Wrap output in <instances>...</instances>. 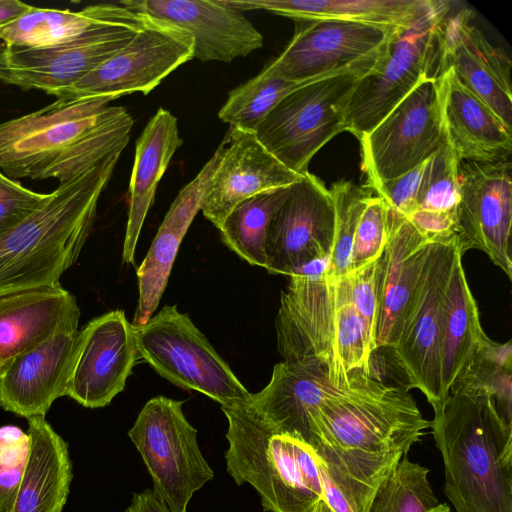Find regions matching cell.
<instances>
[{"mask_svg": "<svg viewBox=\"0 0 512 512\" xmlns=\"http://www.w3.org/2000/svg\"><path fill=\"white\" fill-rule=\"evenodd\" d=\"M332 512H367L379 485L430 427L408 390L373 376L326 400L310 420Z\"/></svg>", "mask_w": 512, "mask_h": 512, "instance_id": "1", "label": "cell"}, {"mask_svg": "<svg viewBox=\"0 0 512 512\" xmlns=\"http://www.w3.org/2000/svg\"><path fill=\"white\" fill-rule=\"evenodd\" d=\"M108 98L57 100L0 124V171L11 179L69 181L129 143L134 120Z\"/></svg>", "mask_w": 512, "mask_h": 512, "instance_id": "2", "label": "cell"}, {"mask_svg": "<svg viewBox=\"0 0 512 512\" xmlns=\"http://www.w3.org/2000/svg\"><path fill=\"white\" fill-rule=\"evenodd\" d=\"M430 422L456 512H512V425L484 389L451 390Z\"/></svg>", "mask_w": 512, "mask_h": 512, "instance_id": "3", "label": "cell"}, {"mask_svg": "<svg viewBox=\"0 0 512 512\" xmlns=\"http://www.w3.org/2000/svg\"><path fill=\"white\" fill-rule=\"evenodd\" d=\"M120 155L59 183L36 211L0 233V296L60 285L92 230L99 198Z\"/></svg>", "mask_w": 512, "mask_h": 512, "instance_id": "4", "label": "cell"}, {"mask_svg": "<svg viewBox=\"0 0 512 512\" xmlns=\"http://www.w3.org/2000/svg\"><path fill=\"white\" fill-rule=\"evenodd\" d=\"M275 329L283 361L322 358L341 386L371 375L374 351L351 303L345 275L338 279L291 276L281 293Z\"/></svg>", "mask_w": 512, "mask_h": 512, "instance_id": "5", "label": "cell"}, {"mask_svg": "<svg viewBox=\"0 0 512 512\" xmlns=\"http://www.w3.org/2000/svg\"><path fill=\"white\" fill-rule=\"evenodd\" d=\"M228 421L227 471L249 483L268 512H314L324 500L320 459L299 439L271 430L245 404L221 406Z\"/></svg>", "mask_w": 512, "mask_h": 512, "instance_id": "6", "label": "cell"}, {"mask_svg": "<svg viewBox=\"0 0 512 512\" xmlns=\"http://www.w3.org/2000/svg\"><path fill=\"white\" fill-rule=\"evenodd\" d=\"M450 2L423 0L413 19L394 27L374 66L351 95L345 130L358 139L372 130L403 98L442 68V26Z\"/></svg>", "mask_w": 512, "mask_h": 512, "instance_id": "7", "label": "cell"}, {"mask_svg": "<svg viewBox=\"0 0 512 512\" xmlns=\"http://www.w3.org/2000/svg\"><path fill=\"white\" fill-rule=\"evenodd\" d=\"M146 19V14L121 1L104 3L97 21L73 40L48 47L1 45L0 81L51 95L73 85L121 51Z\"/></svg>", "mask_w": 512, "mask_h": 512, "instance_id": "8", "label": "cell"}, {"mask_svg": "<svg viewBox=\"0 0 512 512\" xmlns=\"http://www.w3.org/2000/svg\"><path fill=\"white\" fill-rule=\"evenodd\" d=\"M373 66L327 76L292 91L258 124L254 131L257 139L288 169L305 174L314 155L346 131L351 95L358 80Z\"/></svg>", "mask_w": 512, "mask_h": 512, "instance_id": "9", "label": "cell"}, {"mask_svg": "<svg viewBox=\"0 0 512 512\" xmlns=\"http://www.w3.org/2000/svg\"><path fill=\"white\" fill-rule=\"evenodd\" d=\"M139 358L160 376L198 391L221 406L245 404L251 393L188 315L165 305L141 326L134 327Z\"/></svg>", "mask_w": 512, "mask_h": 512, "instance_id": "10", "label": "cell"}, {"mask_svg": "<svg viewBox=\"0 0 512 512\" xmlns=\"http://www.w3.org/2000/svg\"><path fill=\"white\" fill-rule=\"evenodd\" d=\"M182 406L183 401L165 396L151 398L128 432L151 475L154 493L171 512H187L194 493L214 477Z\"/></svg>", "mask_w": 512, "mask_h": 512, "instance_id": "11", "label": "cell"}, {"mask_svg": "<svg viewBox=\"0 0 512 512\" xmlns=\"http://www.w3.org/2000/svg\"><path fill=\"white\" fill-rule=\"evenodd\" d=\"M459 249L456 234L430 242L426 261L407 307L396 345L394 363L407 381L434 408L446 399L441 382L443 305Z\"/></svg>", "mask_w": 512, "mask_h": 512, "instance_id": "12", "label": "cell"}, {"mask_svg": "<svg viewBox=\"0 0 512 512\" xmlns=\"http://www.w3.org/2000/svg\"><path fill=\"white\" fill-rule=\"evenodd\" d=\"M144 26L117 54L73 85L55 91L57 100L108 98L141 92L147 95L194 55L192 36L148 15Z\"/></svg>", "mask_w": 512, "mask_h": 512, "instance_id": "13", "label": "cell"}, {"mask_svg": "<svg viewBox=\"0 0 512 512\" xmlns=\"http://www.w3.org/2000/svg\"><path fill=\"white\" fill-rule=\"evenodd\" d=\"M445 139L437 79H426L359 138L362 170L374 190L429 159Z\"/></svg>", "mask_w": 512, "mask_h": 512, "instance_id": "14", "label": "cell"}, {"mask_svg": "<svg viewBox=\"0 0 512 512\" xmlns=\"http://www.w3.org/2000/svg\"><path fill=\"white\" fill-rule=\"evenodd\" d=\"M393 29L349 21H299L288 45L260 74L301 82L373 66Z\"/></svg>", "mask_w": 512, "mask_h": 512, "instance_id": "15", "label": "cell"}, {"mask_svg": "<svg viewBox=\"0 0 512 512\" xmlns=\"http://www.w3.org/2000/svg\"><path fill=\"white\" fill-rule=\"evenodd\" d=\"M335 227L330 190L318 177L306 172L290 186L287 197L271 219L265 269L291 277L312 262L329 259Z\"/></svg>", "mask_w": 512, "mask_h": 512, "instance_id": "16", "label": "cell"}, {"mask_svg": "<svg viewBox=\"0 0 512 512\" xmlns=\"http://www.w3.org/2000/svg\"><path fill=\"white\" fill-rule=\"evenodd\" d=\"M458 175L456 237L461 254L481 250L512 279L510 161L461 162Z\"/></svg>", "mask_w": 512, "mask_h": 512, "instance_id": "17", "label": "cell"}, {"mask_svg": "<svg viewBox=\"0 0 512 512\" xmlns=\"http://www.w3.org/2000/svg\"><path fill=\"white\" fill-rule=\"evenodd\" d=\"M139 358L134 327L117 309L78 330L66 396L86 408L109 405L126 385Z\"/></svg>", "mask_w": 512, "mask_h": 512, "instance_id": "18", "label": "cell"}, {"mask_svg": "<svg viewBox=\"0 0 512 512\" xmlns=\"http://www.w3.org/2000/svg\"><path fill=\"white\" fill-rule=\"evenodd\" d=\"M370 377L372 374L341 386L335 382L330 364L322 358L282 361L274 366L269 383L251 394L247 405L271 430L313 448L310 420L315 410Z\"/></svg>", "mask_w": 512, "mask_h": 512, "instance_id": "19", "label": "cell"}, {"mask_svg": "<svg viewBox=\"0 0 512 512\" xmlns=\"http://www.w3.org/2000/svg\"><path fill=\"white\" fill-rule=\"evenodd\" d=\"M126 7L188 32L200 61L231 62L263 46V36L226 0H123Z\"/></svg>", "mask_w": 512, "mask_h": 512, "instance_id": "20", "label": "cell"}, {"mask_svg": "<svg viewBox=\"0 0 512 512\" xmlns=\"http://www.w3.org/2000/svg\"><path fill=\"white\" fill-rule=\"evenodd\" d=\"M226 139L201 205L203 215L216 228L243 200L267 190L288 187L302 177L274 157L254 131L230 127Z\"/></svg>", "mask_w": 512, "mask_h": 512, "instance_id": "21", "label": "cell"}, {"mask_svg": "<svg viewBox=\"0 0 512 512\" xmlns=\"http://www.w3.org/2000/svg\"><path fill=\"white\" fill-rule=\"evenodd\" d=\"M474 13L462 8L442 26L443 73L451 68L459 81L512 128L511 61L472 23Z\"/></svg>", "mask_w": 512, "mask_h": 512, "instance_id": "22", "label": "cell"}, {"mask_svg": "<svg viewBox=\"0 0 512 512\" xmlns=\"http://www.w3.org/2000/svg\"><path fill=\"white\" fill-rule=\"evenodd\" d=\"M387 231L386 245L376 260V350L396 345L431 242L409 219L391 216L388 211Z\"/></svg>", "mask_w": 512, "mask_h": 512, "instance_id": "23", "label": "cell"}, {"mask_svg": "<svg viewBox=\"0 0 512 512\" xmlns=\"http://www.w3.org/2000/svg\"><path fill=\"white\" fill-rule=\"evenodd\" d=\"M78 331L59 332L16 356L0 371V406L27 419L43 416L66 396Z\"/></svg>", "mask_w": 512, "mask_h": 512, "instance_id": "24", "label": "cell"}, {"mask_svg": "<svg viewBox=\"0 0 512 512\" xmlns=\"http://www.w3.org/2000/svg\"><path fill=\"white\" fill-rule=\"evenodd\" d=\"M445 138L459 162L508 160L512 128L448 68L437 79Z\"/></svg>", "mask_w": 512, "mask_h": 512, "instance_id": "25", "label": "cell"}, {"mask_svg": "<svg viewBox=\"0 0 512 512\" xmlns=\"http://www.w3.org/2000/svg\"><path fill=\"white\" fill-rule=\"evenodd\" d=\"M76 298L61 285L0 296V371L59 332L78 331Z\"/></svg>", "mask_w": 512, "mask_h": 512, "instance_id": "26", "label": "cell"}, {"mask_svg": "<svg viewBox=\"0 0 512 512\" xmlns=\"http://www.w3.org/2000/svg\"><path fill=\"white\" fill-rule=\"evenodd\" d=\"M226 137L196 177L186 184L171 204L146 257L137 269L138 304L133 327L146 323L157 309L166 288L180 244L201 210L208 181L226 144Z\"/></svg>", "mask_w": 512, "mask_h": 512, "instance_id": "27", "label": "cell"}, {"mask_svg": "<svg viewBox=\"0 0 512 512\" xmlns=\"http://www.w3.org/2000/svg\"><path fill=\"white\" fill-rule=\"evenodd\" d=\"M177 118L160 107L144 127L135 146L129 184V209L122 259L134 264L135 249L158 183L182 145Z\"/></svg>", "mask_w": 512, "mask_h": 512, "instance_id": "28", "label": "cell"}, {"mask_svg": "<svg viewBox=\"0 0 512 512\" xmlns=\"http://www.w3.org/2000/svg\"><path fill=\"white\" fill-rule=\"evenodd\" d=\"M31 447L9 512H63L72 481L68 445L43 416L28 419Z\"/></svg>", "mask_w": 512, "mask_h": 512, "instance_id": "29", "label": "cell"}, {"mask_svg": "<svg viewBox=\"0 0 512 512\" xmlns=\"http://www.w3.org/2000/svg\"><path fill=\"white\" fill-rule=\"evenodd\" d=\"M240 11L265 10L296 21L336 20L404 26L423 0H226Z\"/></svg>", "mask_w": 512, "mask_h": 512, "instance_id": "30", "label": "cell"}, {"mask_svg": "<svg viewBox=\"0 0 512 512\" xmlns=\"http://www.w3.org/2000/svg\"><path fill=\"white\" fill-rule=\"evenodd\" d=\"M462 256L458 254L454 261L443 305L441 382L445 398L485 333L465 277Z\"/></svg>", "mask_w": 512, "mask_h": 512, "instance_id": "31", "label": "cell"}, {"mask_svg": "<svg viewBox=\"0 0 512 512\" xmlns=\"http://www.w3.org/2000/svg\"><path fill=\"white\" fill-rule=\"evenodd\" d=\"M290 186L267 190L243 200L218 228L223 242L248 263L265 268L268 227Z\"/></svg>", "mask_w": 512, "mask_h": 512, "instance_id": "32", "label": "cell"}, {"mask_svg": "<svg viewBox=\"0 0 512 512\" xmlns=\"http://www.w3.org/2000/svg\"><path fill=\"white\" fill-rule=\"evenodd\" d=\"M104 3L86 6L81 11L32 8L0 29L6 45L48 47L81 36L99 18Z\"/></svg>", "mask_w": 512, "mask_h": 512, "instance_id": "33", "label": "cell"}, {"mask_svg": "<svg viewBox=\"0 0 512 512\" xmlns=\"http://www.w3.org/2000/svg\"><path fill=\"white\" fill-rule=\"evenodd\" d=\"M460 388L486 390L492 396L500 417L512 425L511 340L497 343L484 333L449 392Z\"/></svg>", "mask_w": 512, "mask_h": 512, "instance_id": "34", "label": "cell"}, {"mask_svg": "<svg viewBox=\"0 0 512 512\" xmlns=\"http://www.w3.org/2000/svg\"><path fill=\"white\" fill-rule=\"evenodd\" d=\"M319 79L321 78L295 82L258 73L230 91L218 117L230 127L255 131L262 119L282 98Z\"/></svg>", "mask_w": 512, "mask_h": 512, "instance_id": "35", "label": "cell"}, {"mask_svg": "<svg viewBox=\"0 0 512 512\" xmlns=\"http://www.w3.org/2000/svg\"><path fill=\"white\" fill-rule=\"evenodd\" d=\"M428 474L427 467L403 456L377 488L367 512H429L438 501Z\"/></svg>", "mask_w": 512, "mask_h": 512, "instance_id": "36", "label": "cell"}, {"mask_svg": "<svg viewBox=\"0 0 512 512\" xmlns=\"http://www.w3.org/2000/svg\"><path fill=\"white\" fill-rule=\"evenodd\" d=\"M336 227L333 248L325 276L338 279L349 271V260L358 220L369 200L372 190L341 179L332 184Z\"/></svg>", "mask_w": 512, "mask_h": 512, "instance_id": "37", "label": "cell"}, {"mask_svg": "<svg viewBox=\"0 0 512 512\" xmlns=\"http://www.w3.org/2000/svg\"><path fill=\"white\" fill-rule=\"evenodd\" d=\"M459 164L445 138L425 167L417 210L457 215L460 198Z\"/></svg>", "mask_w": 512, "mask_h": 512, "instance_id": "38", "label": "cell"}, {"mask_svg": "<svg viewBox=\"0 0 512 512\" xmlns=\"http://www.w3.org/2000/svg\"><path fill=\"white\" fill-rule=\"evenodd\" d=\"M29 434L17 426L0 427V512H9L29 459Z\"/></svg>", "mask_w": 512, "mask_h": 512, "instance_id": "39", "label": "cell"}, {"mask_svg": "<svg viewBox=\"0 0 512 512\" xmlns=\"http://www.w3.org/2000/svg\"><path fill=\"white\" fill-rule=\"evenodd\" d=\"M387 237V206L380 197L372 196L355 229L349 271L377 260L384 250Z\"/></svg>", "mask_w": 512, "mask_h": 512, "instance_id": "40", "label": "cell"}, {"mask_svg": "<svg viewBox=\"0 0 512 512\" xmlns=\"http://www.w3.org/2000/svg\"><path fill=\"white\" fill-rule=\"evenodd\" d=\"M345 276L349 285L351 303L360 316L372 349L375 351V327L378 313L376 260L349 271Z\"/></svg>", "mask_w": 512, "mask_h": 512, "instance_id": "41", "label": "cell"}, {"mask_svg": "<svg viewBox=\"0 0 512 512\" xmlns=\"http://www.w3.org/2000/svg\"><path fill=\"white\" fill-rule=\"evenodd\" d=\"M428 160L396 178L382 182L374 189L386 204L388 214L404 219L417 210L421 180Z\"/></svg>", "mask_w": 512, "mask_h": 512, "instance_id": "42", "label": "cell"}, {"mask_svg": "<svg viewBox=\"0 0 512 512\" xmlns=\"http://www.w3.org/2000/svg\"><path fill=\"white\" fill-rule=\"evenodd\" d=\"M47 196L25 188L0 172V233L30 216Z\"/></svg>", "mask_w": 512, "mask_h": 512, "instance_id": "43", "label": "cell"}, {"mask_svg": "<svg viewBox=\"0 0 512 512\" xmlns=\"http://www.w3.org/2000/svg\"><path fill=\"white\" fill-rule=\"evenodd\" d=\"M125 512H171L153 490L135 493Z\"/></svg>", "mask_w": 512, "mask_h": 512, "instance_id": "44", "label": "cell"}, {"mask_svg": "<svg viewBox=\"0 0 512 512\" xmlns=\"http://www.w3.org/2000/svg\"><path fill=\"white\" fill-rule=\"evenodd\" d=\"M32 8L19 0H0V29Z\"/></svg>", "mask_w": 512, "mask_h": 512, "instance_id": "45", "label": "cell"}, {"mask_svg": "<svg viewBox=\"0 0 512 512\" xmlns=\"http://www.w3.org/2000/svg\"><path fill=\"white\" fill-rule=\"evenodd\" d=\"M314 512H332V511H331V509L329 508V506L326 504V502H325L324 500H321V501L317 504V506H316V508H315Z\"/></svg>", "mask_w": 512, "mask_h": 512, "instance_id": "46", "label": "cell"}, {"mask_svg": "<svg viewBox=\"0 0 512 512\" xmlns=\"http://www.w3.org/2000/svg\"><path fill=\"white\" fill-rule=\"evenodd\" d=\"M429 512H452L450 507L446 504H437L432 510Z\"/></svg>", "mask_w": 512, "mask_h": 512, "instance_id": "47", "label": "cell"}, {"mask_svg": "<svg viewBox=\"0 0 512 512\" xmlns=\"http://www.w3.org/2000/svg\"><path fill=\"white\" fill-rule=\"evenodd\" d=\"M0 47H1V45H0Z\"/></svg>", "mask_w": 512, "mask_h": 512, "instance_id": "48", "label": "cell"}]
</instances>
